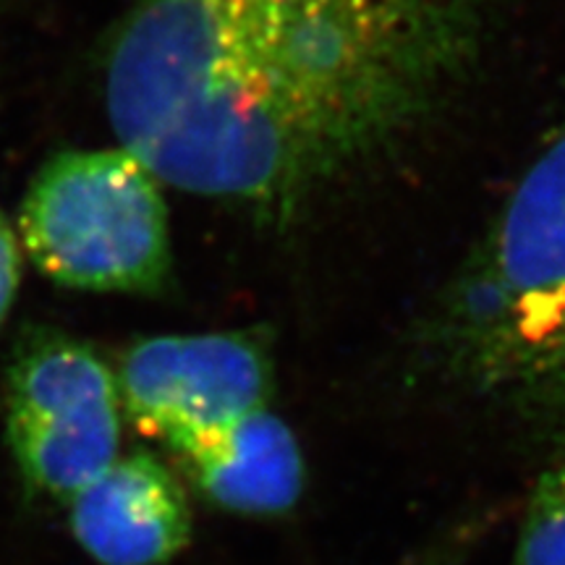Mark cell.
I'll list each match as a JSON object with an SVG mask.
<instances>
[{"instance_id": "cell-1", "label": "cell", "mask_w": 565, "mask_h": 565, "mask_svg": "<svg viewBox=\"0 0 565 565\" xmlns=\"http://www.w3.org/2000/svg\"><path fill=\"white\" fill-rule=\"evenodd\" d=\"M498 0H139L118 147L160 183L291 223L404 147L482 58Z\"/></svg>"}, {"instance_id": "cell-2", "label": "cell", "mask_w": 565, "mask_h": 565, "mask_svg": "<svg viewBox=\"0 0 565 565\" xmlns=\"http://www.w3.org/2000/svg\"><path fill=\"white\" fill-rule=\"evenodd\" d=\"M429 330L463 385L565 433V124L445 286Z\"/></svg>"}, {"instance_id": "cell-3", "label": "cell", "mask_w": 565, "mask_h": 565, "mask_svg": "<svg viewBox=\"0 0 565 565\" xmlns=\"http://www.w3.org/2000/svg\"><path fill=\"white\" fill-rule=\"evenodd\" d=\"M21 242L58 286L154 294L171 275V231L160 181L116 150L61 152L32 181Z\"/></svg>"}, {"instance_id": "cell-4", "label": "cell", "mask_w": 565, "mask_h": 565, "mask_svg": "<svg viewBox=\"0 0 565 565\" xmlns=\"http://www.w3.org/2000/svg\"><path fill=\"white\" fill-rule=\"evenodd\" d=\"M6 414L21 475L53 498L71 500L118 458L116 374L79 341L45 335L26 345L11 366Z\"/></svg>"}, {"instance_id": "cell-5", "label": "cell", "mask_w": 565, "mask_h": 565, "mask_svg": "<svg viewBox=\"0 0 565 565\" xmlns=\"http://www.w3.org/2000/svg\"><path fill=\"white\" fill-rule=\"evenodd\" d=\"M116 383L134 427L186 456L267 408L270 359L242 333L147 338L126 353Z\"/></svg>"}, {"instance_id": "cell-6", "label": "cell", "mask_w": 565, "mask_h": 565, "mask_svg": "<svg viewBox=\"0 0 565 565\" xmlns=\"http://www.w3.org/2000/svg\"><path fill=\"white\" fill-rule=\"evenodd\" d=\"M68 505L71 532L100 565H162L192 536L186 492L150 454L118 456Z\"/></svg>"}, {"instance_id": "cell-7", "label": "cell", "mask_w": 565, "mask_h": 565, "mask_svg": "<svg viewBox=\"0 0 565 565\" xmlns=\"http://www.w3.org/2000/svg\"><path fill=\"white\" fill-rule=\"evenodd\" d=\"M215 505L244 515H278L303 490V456L288 424L263 408L181 456Z\"/></svg>"}, {"instance_id": "cell-8", "label": "cell", "mask_w": 565, "mask_h": 565, "mask_svg": "<svg viewBox=\"0 0 565 565\" xmlns=\"http://www.w3.org/2000/svg\"><path fill=\"white\" fill-rule=\"evenodd\" d=\"M513 565H565V463L553 466L536 482Z\"/></svg>"}, {"instance_id": "cell-9", "label": "cell", "mask_w": 565, "mask_h": 565, "mask_svg": "<svg viewBox=\"0 0 565 565\" xmlns=\"http://www.w3.org/2000/svg\"><path fill=\"white\" fill-rule=\"evenodd\" d=\"M19 238L0 212V324L9 315L19 288Z\"/></svg>"}]
</instances>
